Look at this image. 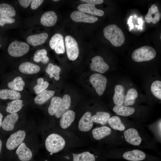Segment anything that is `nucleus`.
Here are the masks:
<instances>
[{
	"label": "nucleus",
	"mask_w": 161,
	"mask_h": 161,
	"mask_svg": "<svg viewBox=\"0 0 161 161\" xmlns=\"http://www.w3.org/2000/svg\"><path fill=\"white\" fill-rule=\"evenodd\" d=\"M103 33L105 37L114 47H120L125 41V38L122 31L115 24H110L105 27Z\"/></svg>",
	"instance_id": "f257e3e1"
},
{
	"label": "nucleus",
	"mask_w": 161,
	"mask_h": 161,
	"mask_svg": "<svg viewBox=\"0 0 161 161\" xmlns=\"http://www.w3.org/2000/svg\"><path fill=\"white\" fill-rule=\"evenodd\" d=\"M65 144L64 138L55 133L49 135L45 142L46 148L51 154L56 153L61 151L64 147Z\"/></svg>",
	"instance_id": "f03ea898"
},
{
	"label": "nucleus",
	"mask_w": 161,
	"mask_h": 161,
	"mask_svg": "<svg viewBox=\"0 0 161 161\" xmlns=\"http://www.w3.org/2000/svg\"><path fill=\"white\" fill-rule=\"evenodd\" d=\"M156 52L153 48L148 46H142L134 50L132 52V59L137 62L148 61L155 58Z\"/></svg>",
	"instance_id": "7ed1b4c3"
},
{
	"label": "nucleus",
	"mask_w": 161,
	"mask_h": 161,
	"mask_svg": "<svg viewBox=\"0 0 161 161\" xmlns=\"http://www.w3.org/2000/svg\"><path fill=\"white\" fill-rule=\"evenodd\" d=\"M29 49V47L27 43L16 41L10 43L7 50L10 55L14 57H19L27 53Z\"/></svg>",
	"instance_id": "20e7f679"
},
{
	"label": "nucleus",
	"mask_w": 161,
	"mask_h": 161,
	"mask_svg": "<svg viewBox=\"0 0 161 161\" xmlns=\"http://www.w3.org/2000/svg\"><path fill=\"white\" fill-rule=\"evenodd\" d=\"M67 57L69 60L74 61L78 58L79 53L78 44L72 36L68 35L65 38Z\"/></svg>",
	"instance_id": "39448f33"
},
{
	"label": "nucleus",
	"mask_w": 161,
	"mask_h": 161,
	"mask_svg": "<svg viewBox=\"0 0 161 161\" xmlns=\"http://www.w3.org/2000/svg\"><path fill=\"white\" fill-rule=\"evenodd\" d=\"M89 81L98 95L100 96L103 95L107 82L106 77L100 74L95 73L91 75Z\"/></svg>",
	"instance_id": "423d86ee"
},
{
	"label": "nucleus",
	"mask_w": 161,
	"mask_h": 161,
	"mask_svg": "<svg viewBox=\"0 0 161 161\" xmlns=\"http://www.w3.org/2000/svg\"><path fill=\"white\" fill-rule=\"evenodd\" d=\"M26 133L24 130H19L13 133L7 140V148L9 150H14L23 142Z\"/></svg>",
	"instance_id": "0eeeda50"
},
{
	"label": "nucleus",
	"mask_w": 161,
	"mask_h": 161,
	"mask_svg": "<svg viewBox=\"0 0 161 161\" xmlns=\"http://www.w3.org/2000/svg\"><path fill=\"white\" fill-rule=\"evenodd\" d=\"M49 45L52 49L57 54L64 53L65 51L63 37L60 33L54 34L51 38Z\"/></svg>",
	"instance_id": "6e6552de"
},
{
	"label": "nucleus",
	"mask_w": 161,
	"mask_h": 161,
	"mask_svg": "<svg viewBox=\"0 0 161 161\" xmlns=\"http://www.w3.org/2000/svg\"><path fill=\"white\" fill-rule=\"evenodd\" d=\"M90 64V69L93 71L100 73H104L109 69V66L100 56H97L93 58Z\"/></svg>",
	"instance_id": "1a4fd4ad"
},
{
	"label": "nucleus",
	"mask_w": 161,
	"mask_h": 161,
	"mask_svg": "<svg viewBox=\"0 0 161 161\" xmlns=\"http://www.w3.org/2000/svg\"><path fill=\"white\" fill-rule=\"evenodd\" d=\"M124 135L126 141L133 145H139L142 141V139L137 130L135 129L130 128L125 131Z\"/></svg>",
	"instance_id": "9d476101"
},
{
	"label": "nucleus",
	"mask_w": 161,
	"mask_h": 161,
	"mask_svg": "<svg viewBox=\"0 0 161 161\" xmlns=\"http://www.w3.org/2000/svg\"><path fill=\"white\" fill-rule=\"evenodd\" d=\"M71 19L76 22H83L90 23L97 21L98 18L93 16L87 15L79 11H75L70 15Z\"/></svg>",
	"instance_id": "9b49d317"
},
{
	"label": "nucleus",
	"mask_w": 161,
	"mask_h": 161,
	"mask_svg": "<svg viewBox=\"0 0 161 161\" xmlns=\"http://www.w3.org/2000/svg\"><path fill=\"white\" fill-rule=\"evenodd\" d=\"M92 117V114L90 112H87L83 114L78 123V127L80 131L86 132L92 128L93 124Z\"/></svg>",
	"instance_id": "f8f14e48"
},
{
	"label": "nucleus",
	"mask_w": 161,
	"mask_h": 161,
	"mask_svg": "<svg viewBox=\"0 0 161 161\" xmlns=\"http://www.w3.org/2000/svg\"><path fill=\"white\" fill-rule=\"evenodd\" d=\"M16 153L18 159L21 161H29L32 158V151L23 142L18 146Z\"/></svg>",
	"instance_id": "ddd939ff"
},
{
	"label": "nucleus",
	"mask_w": 161,
	"mask_h": 161,
	"mask_svg": "<svg viewBox=\"0 0 161 161\" xmlns=\"http://www.w3.org/2000/svg\"><path fill=\"white\" fill-rule=\"evenodd\" d=\"M161 17V14L157 6L155 4L152 5L148 9V12L145 17V21L147 23L152 22L155 24L158 22Z\"/></svg>",
	"instance_id": "4468645a"
},
{
	"label": "nucleus",
	"mask_w": 161,
	"mask_h": 161,
	"mask_svg": "<svg viewBox=\"0 0 161 161\" xmlns=\"http://www.w3.org/2000/svg\"><path fill=\"white\" fill-rule=\"evenodd\" d=\"M57 19L56 13L54 11H49L45 12L42 15L40 22L45 26H52L56 24Z\"/></svg>",
	"instance_id": "2eb2a0df"
},
{
	"label": "nucleus",
	"mask_w": 161,
	"mask_h": 161,
	"mask_svg": "<svg viewBox=\"0 0 161 161\" xmlns=\"http://www.w3.org/2000/svg\"><path fill=\"white\" fill-rule=\"evenodd\" d=\"M78 10L83 13H87L98 16H103L104 13V11L95 7V5L89 4H82L79 5Z\"/></svg>",
	"instance_id": "dca6fc26"
},
{
	"label": "nucleus",
	"mask_w": 161,
	"mask_h": 161,
	"mask_svg": "<svg viewBox=\"0 0 161 161\" xmlns=\"http://www.w3.org/2000/svg\"><path fill=\"white\" fill-rule=\"evenodd\" d=\"M18 118V116L16 113L7 115L3 121L1 126L3 129L6 131H10L13 130Z\"/></svg>",
	"instance_id": "f3484780"
},
{
	"label": "nucleus",
	"mask_w": 161,
	"mask_h": 161,
	"mask_svg": "<svg viewBox=\"0 0 161 161\" xmlns=\"http://www.w3.org/2000/svg\"><path fill=\"white\" fill-rule=\"evenodd\" d=\"M146 157L144 152L137 149L125 152L123 154L124 158L131 161H140L144 160Z\"/></svg>",
	"instance_id": "a211bd4d"
},
{
	"label": "nucleus",
	"mask_w": 161,
	"mask_h": 161,
	"mask_svg": "<svg viewBox=\"0 0 161 161\" xmlns=\"http://www.w3.org/2000/svg\"><path fill=\"white\" fill-rule=\"evenodd\" d=\"M48 36V35L46 32L31 35L27 37V41L28 44L35 47L44 43Z\"/></svg>",
	"instance_id": "6ab92c4d"
},
{
	"label": "nucleus",
	"mask_w": 161,
	"mask_h": 161,
	"mask_svg": "<svg viewBox=\"0 0 161 161\" xmlns=\"http://www.w3.org/2000/svg\"><path fill=\"white\" fill-rule=\"evenodd\" d=\"M75 117V112L71 110H68L61 117L60 122L61 127L63 129L68 128L74 121Z\"/></svg>",
	"instance_id": "aec40b11"
},
{
	"label": "nucleus",
	"mask_w": 161,
	"mask_h": 161,
	"mask_svg": "<svg viewBox=\"0 0 161 161\" xmlns=\"http://www.w3.org/2000/svg\"><path fill=\"white\" fill-rule=\"evenodd\" d=\"M40 67L38 66L28 62L21 63L19 67V71L26 74L36 73L40 71Z\"/></svg>",
	"instance_id": "412c9836"
},
{
	"label": "nucleus",
	"mask_w": 161,
	"mask_h": 161,
	"mask_svg": "<svg viewBox=\"0 0 161 161\" xmlns=\"http://www.w3.org/2000/svg\"><path fill=\"white\" fill-rule=\"evenodd\" d=\"M71 103L70 96L67 94L64 95L62 99L60 106L55 114V117L58 118L61 117L63 114L69 110Z\"/></svg>",
	"instance_id": "4be33fe9"
},
{
	"label": "nucleus",
	"mask_w": 161,
	"mask_h": 161,
	"mask_svg": "<svg viewBox=\"0 0 161 161\" xmlns=\"http://www.w3.org/2000/svg\"><path fill=\"white\" fill-rule=\"evenodd\" d=\"M112 130L105 126L97 127L94 129L92 133L93 137L96 140H100L109 136L111 133Z\"/></svg>",
	"instance_id": "5701e85b"
},
{
	"label": "nucleus",
	"mask_w": 161,
	"mask_h": 161,
	"mask_svg": "<svg viewBox=\"0 0 161 161\" xmlns=\"http://www.w3.org/2000/svg\"><path fill=\"white\" fill-rule=\"evenodd\" d=\"M114 89L113 97L114 103L116 105H122L124 101V87L122 85H117L115 86Z\"/></svg>",
	"instance_id": "b1692460"
},
{
	"label": "nucleus",
	"mask_w": 161,
	"mask_h": 161,
	"mask_svg": "<svg viewBox=\"0 0 161 161\" xmlns=\"http://www.w3.org/2000/svg\"><path fill=\"white\" fill-rule=\"evenodd\" d=\"M55 93V91L45 89L35 97V102L38 105L43 104L52 97Z\"/></svg>",
	"instance_id": "393cba45"
},
{
	"label": "nucleus",
	"mask_w": 161,
	"mask_h": 161,
	"mask_svg": "<svg viewBox=\"0 0 161 161\" xmlns=\"http://www.w3.org/2000/svg\"><path fill=\"white\" fill-rule=\"evenodd\" d=\"M21 97V94L17 91L9 89L0 90V98L1 99L16 100Z\"/></svg>",
	"instance_id": "a878e982"
},
{
	"label": "nucleus",
	"mask_w": 161,
	"mask_h": 161,
	"mask_svg": "<svg viewBox=\"0 0 161 161\" xmlns=\"http://www.w3.org/2000/svg\"><path fill=\"white\" fill-rule=\"evenodd\" d=\"M113 111L117 114L123 116H128L133 114L135 109L132 107L116 105L113 109Z\"/></svg>",
	"instance_id": "bb28decb"
},
{
	"label": "nucleus",
	"mask_w": 161,
	"mask_h": 161,
	"mask_svg": "<svg viewBox=\"0 0 161 161\" xmlns=\"http://www.w3.org/2000/svg\"><path fill=\"white\" fill-rule=\"evenodd\" d=\"M110 117V114L108 112H97L92 116V119L93 122L103 125L106 124Z\"/></svg>",
	"instance_id": "cd10ccee"
},
{
	"label": "nucleus",
	"mask_w": 161,
	"mask_h": 161,
	"mask_svg": "<svg viewBox=\"0 0 161 161\" xmlns=\"http://www.w3.org/2000/svg\"><path fill=\"white\" fill-rule=\"evenodd\" d=\"M108 123L110 126L114 130L123 131L125 129V125L117 116H113L110 118Z\"/></svg>",
	"instance_id": "c85d7f7f"
},
{
	"label": "nucleus",
	"mask_w": 161,
	"mask_h": 161,
	"mask_svg": "<svg viewBox=\"0 0 161 161\" xmlns=\"http://www.w3.org/2000/svg\"><path fill=\"white\" fill-rule=\"evenodd\" d=\"M25 84L22 78L18 76L15 78L12 81L9 82L7 86L12 90L21 91L23 89Z\"/></svg>",
	"instance_id": "c756f323"
},
{
	"label": "nucleus",
	"mask_w": 161,
	"mask_h": 161,
	"mask_svg": "<svg viewBox=\"0 0 161 161\" xmlns=\"http://www.w3.org/2000/svg\"><path fill=\"white\" fill-rule=\"evenodd\" d=\"M61 69L60 68L56 65H54L51 63H49L46 69L47 73L49 75L50 78L54 77L55 79L58 80L60 78V72Z\"/></svg>",
	"instance_id": "7c9ffc66"
},
{
	"label": "nucleus",
	"mask_w": 161,
	"mask_h": 161,
	"mask_svg": "<svg viewBox=\"0 0 161 161\" xmlns=\"http://www.w3.org/2000/svg\"><path fill=\"white\" fill-rule=\"evenodd\" d=\"M22 100L20 99L14 100L8 104L6 108V111L10 114L16 113L20 110L23 105Z\"/></svg>",
	"instance_id": "2f4dec72"
},
{
	"label": "nucleus",
	"mask_w": 161,
	"mask_h": 161,
	"mask_svg": "<svg viewBox=\"0 0 161 161\" xmlns=\"http://www.w3.org/2000/svg\"><path fill=\"white\" fill-rule=\"evenodd\" d=\"M73 161H95L94 155L89 151L78 154H73Z\"/></svg>",
	"instance_id": "473e14b6"
},
{
	"label": "nucleus",
	"mask_w": 161,
	"mask_h": 161,
	"mask_svg": "<svg viewBox=\"0 0 161 161\" xmlns=\"http://www.w3.org/2000/svg\"><path fill=\"white\" fill-rule=\"evenodd\" d=\"M0 14L9 17L15 16L16 12L13 7L7 3L0 4Z\"/></svg>",
	"instance_id": "72a5a7b5"
},
{
	"label": "nucleus",
	"mask_w": 161,
	"mask_h": 161,
	"mask_svg": "<svg viewBox=\"0 0 161 161\" xmlns=\"http://www.w3.org/2000/svg\"><path fill=\"white\" fill-rule=\"evenodd\" d=\"M138 97V93L136 89L131 88L128 90L125 99L123 101L126 106L133 105L135 101V99Z\"/></svg>",
	"instance_id": "f704fd0d"
},
{
	"label": "nucleus",
	"mask_w": 161,
	"mask_h": 161,
	"mask_svg": "<svg viewBox=\"0 0 161 161\" xmlns=\"http://www.w3.org/2000/svg\"><path fill=\"white\" fill-rule=\"evenodd\" d=\"M61 100L62 99L60 97H54L52 98L48 109L50 115L52 116L55 114L60 106Z\"/></svg>",
	"instance_id": "c9c22d12"
},
{
	"label": "nucleus",
	"mask_w": 161,
	"mask_h": 161,
	"mask_svg": "<svg viewBox=\"0 0 161 161\" xmlns=\"http://www.w3.org/2000/svg\"><path fill=\"white\" fill-rule=\"evenodd\" d=\"M47 53V51L45 49L37 50L34 54V61L37 62H41L43 64L47 63L49 61Z\"/></svg>",
	"instance_id": "e433bc0d"
},
{
	"label": "nucleus",
	"mask_w": 161,
	"mask_h": 161,
	"mask_svg": "<svg viewBox=\"0 0 161 161\" xmlns=\"http://www.w3.org/2000/svg\"><path fill=\"white\" fill-rule=\"evenodd\" d=\"M37 82V84L33 88L36 94L40 93L46 89L49 85V83L47 81H44V79L42 78H38Z\"/></svg>",
	"instance_id": "4c0bfd02"
},
{
	"label": "nucleus",
	"mask_w": 161,
	"mask_h": 161,
	"mask_svg": "<svg viewBox=\"0 0 161 161\" xmlns=\"http://www.w3.org/2000/svg\"><path fill=\"white\" fill-rule=\"evenodd\" d=\"M151 91L153 95L157 98L161 99V81L156 80L152 83L151 87Z\"/></svg>",
	"instance_id": "58836bf2"
},
{
	"label": "nucleus",
	"mask_w": 161,
	"mask_h": 161,
	"mask_svg": "<svg viewBox=\"0 0 161 161\" xmlns=\"http://www.w3.org/2000/svg\"><path fill=\"white\" fill-rule=\"evenodd\" d=\"M15 21L14 18L0 14V26H3L5 24H11Z\"/></svg>",
	"instance_id": "ea45409f"
},
{
	"label": "nucleus",
	"mask_w": 161,
	"mask_h": 161,
	"mask_svg": "<svg viewBox=\"0 0 161 161\" xmlns=\"http://www.w3.org/2000/svg\"><path fill=\"white\" fill-rule=\"evenodd\" d=\"M43 0H33L31 4V8L33 10L37 8L43 3Z\"/></svg>",
	"instance_id": "a19ab883"
},
{
	"label": "nucleus",
	"mask_w": 161,
	"mask_h": 161,
	"mask_svg": "<svg viewBox=\"0 0 161 161\" xmlns=\"http://www.w3.org/2000/svg\"><path fill=\"white\" fill-rule=\"evenodd\" d=\"M32 0H18L19 4L22 7L24 8L27 7L31 3Z\"/></svg>",
	"instance_id": "79ce46f5"
},
{
	"label": "nucleus",
	"mask_w": 161,
	"mask_h": 161,
	"mask_svg": "<svg viewBox=\"0 0 161 161\" xmlns=\"http://www.w3.org/2000/svg\"><path fill=\"white\" fill-rule=\"evenodd\" d=\"M81 1L91 4H99L103 2V0H81Z\"/></svg>",
	"instance_id": "37998d69"
},
{
	"label": "nucleus",
	"mask_w": 161,
	"mask_h": 161,
	"mask_svg": "<svg viewBox=\"0 0 161 161\" xmlns=\"http://www.w3.org/2000/svg\"><path fill=\"white\" fill-rule=\"evenodd\" d=\"M3 115L2 114L0 113V128L1 126L3 121H2V118H3Z\"/></svg>",
	"instance_id": "c03bdc74"
},
{
	"label": "nucleus",
	"mask_w": 161,
	"mask_h": 161,
	"mask_svg": "<svg viewBox=\"0 0 161 161\" xmlns=\"http://www.w3.org/2000/svg\"><path fill=\"white\" fill-rule=\"evenodd\" d=\"M131 17H130V18H129V26H130V30H131V29H132V28L133 27V26H132L131 25V24H132L131 23Z\"/></svg>",
	"instance_id": "a18cd8bd"
},
{
	"label": "nucleus",
	"mask_w": 161,
	"mask_h": 161,
	"mask_svg": "<svg viewBox=\"0 0 161 161\" xmlns=\"http://www.w3.org/2000/svg\"><path fill=\"white\" fill-rule=\"evenodd\" d=\"M1 147H2V142L1 140H0V154L1 152Z\"/></svg>",
	"instance_id": "49530a36"
},
{
	"label": "nucleus",
	"mask_w": 161,
	"mask_h": 161,
	"mask_svg": "<svg viewBox=\"0 0 161 161\" xmlns=\"http://www.w3.org/2000/svg\"><path fill=\"white\" fill-rule=\"evenodd\" d=\"M53 1H59V0H53Z\"/></svg>",
	"instance_id": "de8ad7c7"
},
{
	"label": "nucleus",
	"mask_w": 161,
	"mask_h": 161,
	"mask_svg": "<svg viewBox=\"0 0 161 161\" xmlns=\"http://www.w3.org/2000/svg\"><path fill=\"white\" fill-rule=\"evenodd\" d=\"M1 45L0 44V47H1Z\"/></svg>",
	"instance_id": "09e8293b"
}]
</instances>
